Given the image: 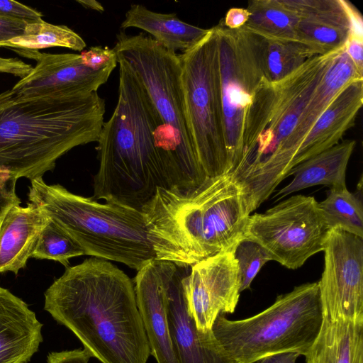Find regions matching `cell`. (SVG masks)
I'll list each match as a JSON object with an SVG mask.
<instances>
[{
	"instance_id": "cell-1",
	"label": "cell",
	"mask_w": 363,
	"mask_h": 363,
	"mask_svg": "<svg viewBox=\"0 0 363 363\" xmlns=\"http://www.w3.org/2000/svg\"><path fill=\"white\" fill-rule=\"evenodd\" d=\"M44 309L101 363H147L148 340L133 281L105 259L67 267L44 294Z\"/></svg>"
},
{
	"instance_id": "cell-2",
	"label": "cell",
	"mask_w": 363,
	"mask_h": 363,
	"mask_svg": "<svg viewBox=\"0 0 363 363\" xmlns=\"http://www.w3.org/2000/svg\"><path fill=\"white\" fill-rule=\"evenodd\" d=\"M106 103L97 92L80 98L0 93V172L30 181L52 170L79 145L97 142Z\"/></svg>"
},
{
	"instance_id": "cell-3",
	"label": "cell",
	"mask_w": 363,
	"mask_h": 363,
	"mask_svg": "<svg viewBox=\"0 0 363 363\" xmlns=\"http://www.w3.org/2000/svg\"><path fill=\"white\" fill-rule=\"evenodd\" d=\"M142 212L157 259L179 267L234 248L250 215L242 188L228 173L186 191L159 187Z\"/></svg>"
},
{
	"instance_id": "cell-4",
	"label": "cell",
	"mask_w": 363,
	"mask_h": 363,
	"mask_svg": "<svg viewBox=\"0 0 363 363\" xmlns=\"http://www.w3.org/2000/svg\"><path fill=\"white\" fill-rule=\"evenodd\" d=\"M118 64V98L97 141L99 167L91 198L142 211L157 188L167 189L155 143L164 128L142 82L124 61Z\"/></svg>"
},
{
	"instance_id": "cell-5",
	"label": "cell",
	"mask_w": 363,
	"mask_h": 363,
	"mask_svg": "<svg viewBox=\"0 0 363 363\" xmlns=\"http://www.w3.org/2000/svg\"><path fill=\"white\" fill-rule=\"evenodd\" d=\"M113 47L117 59L124 61L148 93L163 124L156 145L169 189L186 191L208 178L194 148L186 121L181 87L179 54L140 33L121 31Z\"/></svg>"
},
{
	"instance_id": "cell-6",
	"label": "cell",
	"mask_w": 363,
	"mask_h": 363,
	"mask_svg": "<svg viewBox=\"0 0 363 363\" xmlns=\"http://www.w3.org/2000/svg\"><path fill=\"white\" fill-rule=\"evenodd\" d=\"M28 197L68 233L85 255L123 263L138 271L157 259L144 213L128 206L73 194L43 178L30 181Z\"/></svg>"
},
{
	"instance_id": "cell-7",
	"label": "cell",
	"mask_w": 363,
	"mask_h": 363,
	"mask_svg": "<svg viewBox=\"0 0 363 363\" xmlns=\"http://www.w3.org/2000/svg\"><path fill=\"white\" fill-rule=\"evenodd\" d=\"M343 49L313 56L283 79L271 82L253 142L230 173L253 207H259L282 181L288 143L315 89Z\"/></svg>"
},
{
	"instance_id": "cell-8",
	"label": "cell",
	"mask_w": 363,
	"mask_h": 363,
	"mask_svg": "<svg viewBox=\"0 0 363 363\" xmlns=\"http://www.w3.org/2000/svg\"><path fill=\"white\" fill-rule=\"evenodd\" d=\"M322 321L318 283L313 282L279 295L272 306L252 317L230 320L219 314L212 331L238 363H255L279 352L304 355Z\"/></svg>"
},
{
	"instance_id": "cell-9",
	"label": "cell",
	"mask_w": 363,
	"mask_h": 363,
	"mask_svg": "<svg viewBox=\"0 0 363 363\" xmlns=\"http://www.w3.org/2000/svg\"><path fill=\"white\" fill-rule=\"evenodd\" d=\"M179 58L184 113L199 161L208 177L225 174L228 157L213 27Z\"/></svg>"
},
{
	"instance_id": "cell-10",
	"label": "cell",
	"mask_w": 363,
	"mask_h": 363,
	"mask_svg": "<svg viewBox=\"0 0 363 363\" xmlns=\"http://www.w3.org/2000/svg\"><path fill=\"white\" fill-rule=\"evenodd\" d=\"M228 172L239 164L243 151L245 127L257 99L270 82L265 76L263 43L244 27L226 28L220 21L213 26Z\"/></svg>"
},
{
	"instance_id": "cell-11",
	"label": "cell",
	"mask_w": 363,
	"mask_h": 363,
	"mask_svg": "<svg viewBox=\"0 0 363 363\" xmlns=\"http://www.w3.org/2000/svg\"><path fill=\"white\" fill-rule=\"evenodd\" d=\"M329 231L315 198L296 195L250 215L242 238L261 245L271 260L296 269L323 251Z\"/></svg>"
},
{
	"instance_id": "cell-12",
	"label": "cell",
	"mask_w": 363,
	"mask_h": 363,
	"mask_svg": "<svg viewBox=\"0 0 363 363\" xmlns=\"http://www.w3.org/2000/svg\"><path fill=\"white\" fill-rule=\"evenodd\" d=\"M323 252L324 269L318 281L323 315L363 322V238L330 230Z\"/></svg>"
},
{
	"instance_id": "cell-13",
	"label": "cell",
	"mask_w": 363,
	"mask_h": 363,
	"mask_svg": "<svg viewBox=\"0 0 363 363\" xmlns=\"http://www.w3.org/2000/svg\"><path fill=\"white\" fill-rule=\"evenodd\" d=\"M234 248L192 266L182 284L189 314L202 333L212 330L219 314L233 313L240 298V279Z\"/></svg>"
},
{
	"instance_id": "cell-14",
	"label": "cell",
	"mask_w": 363,
	"mask_h": 363,
	"mask_svg": "<svg viewBox=\"0 0 363 363\" xmlns=\"http://www.w3.org/2000/svg\"><path fill=\"white\" fill-rule=\"evenodd\" d=\"M12 49L18 55L36 62L30 73L12 88L25 96L85 97L97 92L117 66L111 65L94 71L82 63L79 54H51L38 50Z\"/></svg>"
},
{
	"instance_id": "cell-15",
	"label": "cell",
	"mask_w": 363,
	"mask_h": 363,
	"mask_svg": "<svg viewBox=\"0 0 363 363\" xmlns=\"http://www.w3.org/2000/svg\"><path fill=\"white\" fill-rule=\"evenodd\" d=\"M161 260L166 294L169 330L177 363H238L212 330L199 331L189 314L182 279L184 268Z\"/></svg>"
},
{
	"instance_id": "cell-16",
	"label": "cell",
	"mask_w": 363,
	"mask_h": 363,
	"mask_svg": "<svg viewBox=\"0 0 363 363\" xmlns=\"http://www.w3.org/2000/svg\"><path fill=\"white\" fill-rule=\"evenodd\" d=\"M133 282L150 355L157 363H177L169 330L161 260L152 259L141 267Z\"/></svg>"
},
{
	"instance_id": "cell-17",
	"label": "cell",
	"mask_w": 363,
	"mask_h": 363,
	"mask_svg": "<svg viewBox=\"0 0 363 363\" xmlns=\"http://www.w3.org/2000/svg\"><path fill=\"white\" fill-rule=\"evenodd\" d=\"M298 17L297 40L315 55L342 49L350 34L340 0H285Z\"/></svg>"
},
{
	"instance_id": "cell-18",
	"label": "cell",
	"mask_w": 363,
	"mask_h": 363,
	"mask_svg": "<svg viewBox=\"0 0 363 363\" xmlns=\"http://www.w3.org/2000/svg\"><path fill=\"white\" fill-rule=\"evenodd\" d=\"M363 104V79L345 87L305 136L293 159V168L340 143L355 122Z\"/></svg>"
},
{
	"instance_id": "cell-19",
	"label": "cell",
	"mask_w": 363,
	"mask_h": 363,
	"mask_svg": "<svg viewBox=\"0 0 363 363\" xmlns=\"http://www.w3.org/2000/svg\"><path fill=\"white\" fill-rule=\"evenodd\" d=\"M42 328L26 302L0 286V363H28L43 342Z\"/></svg>"
},
{
	"instance_id": "cell-20",
	"label": "cell",
	"mask_w": 363,
	"mask_h": 363,
	"mask_svg": "<svg viewBox=\"0 0 363 363\" xmlns=\"http://www.w3.org/2000/svg\"><path fill=\"white\" fill-rule=\"evenodd\" d=\"M20 204L11 206L0 217V273L18 274L26 267L49 221L33 203Z\"/></svg>"
},
{
	"instance_id": "cell-21",
	"label": "cell",
	"mask_w": 363,
	"mask_h": 363,
	"mask_svg": "<svg viewBox=\"0 0 363 363\" xmlns=\"http://www.w3.org/2000/svg\"><path fill=\"white\" fill-rule=\"evenodd\" d=\"M359 79H363V75L357 70L344 48L315 89L288 143L281 171L283 180L293 169L295 153L316 121L345 87Z\"/></svg>"
},
{
	"instance_id": "cell-22",
	"label": "cell",
	"mask_w": 363,
	"mask_h": 363,
	"mask_svg": "<svg viewBox=\"0 0 363 363\" xmlns=\"http://www.w3.org/2000/svg\"><path fill=\"white\" fill-rule=\"evenodd\" d=\"M356 142L345 140L311 157L293 168L291 182L276 195L279 199L315 185L331 188L346 186V171Z\"/></svg>"
},
{
	"instance_id": "cell-23",
	"label": "cell",
	"mask_w": 363,
	"mask_h": 363,
	"mask_svg": "<svg viewBox=\"0 0 363 363\" xmlns=\"http://www.w3.org/2000/svg\"><path fill=\"white\" fill-rule=\"evenodd\" d=\"M306 363H363V322L333 320L323 315Z\"/></svg>"
},
{
	"instance_id": "cell-24",
	"label": "cell",
	"mask_w": 363,
	"mask_h": 363,
	"mask_svg": "<svg viewBox=\"0 0 363 363\" xmlns=\"http://www.w3.org/2000/svg\"><path fill=\"white\" fill-rule=\"evenodd\" d=\"M121 28L142 29L164 48L173 52L191 48L210 30L182 21L175 13H157L135 4L126 11Z\"/></svg>"
},
{
	"instance_id": "cell-25",
	"label": "cell",
	"mask_w": 363,
	"mask_h": 363,
	"mask_svg": "<svg viewBox=\"0 0 363 363\" xmlns=\"http://www.w3.org/2000/svg\"><path fill=\"white\" fill-rule=\"evenodd\" d=\"M250 15L243 26L272 40L298 42V17L284 0H254L248 3Z\"/></svg>"
},
{
	"instance_id": "cell-26",
	"label": "cell",
	"mask_w": 363,
	"mask_h": 363,
	"mask_svg": "<svg viewBox=\"0 0 363 363\" xmlns=\"http://www.w3.org/2000/svg\"><path fill=\"white\" fill-rule=\"evenodd\" d=\"M362 184L361 179L356 193L349 191L347 186L331 188L326 199L318 203L330 230H342L363 238Z\"/></svg>"
},
{
	"instance_id": "cell-27",
	"label": "cell",
	"mask_w": 363,
	"mask_h": 363,
	"mask_svg": "<svg viewBox=\"0 0 363 363\" xmlns=\"http://www.w3.org/2000/svg\"><path fill=\"white\" fill-rule=\"evenodd\" d=\"M9 44L11 48L38 50L62 47L80 52L86 46L83 38L69 27L51 24L43 19L28 23L23 34L9 40Z\"/></svg>"
},
{
	"instance_id": "cell-28",
	"label": "cell",
	"mask_w": 363,
	"mask_h": 363,
	"mask_svg": "<svg viewBox=\"0 0 363 363\" xmlns=\"http://www.w3.org/2000/svg\"><path fill=\"white\" fill-rule=\"evenodd\" d=\"M263 40L264 68L270 82L283 79L314 56L305 45L297 42Z\"/></svg>"
},
{
	"instance_id": "cell-29",
	"label": "cell",
	"mask_w": 363,
	"mask_h": 363,
	"mask_svg": "<svg viewBox=\"0 0 363 363\" xmlns=\"http://www.w3.org/2000/svg\"><path fill=\"white\" fill-rule=\"evenodd\" d=\"M84 255L85 252L79 243L64 229L49 219L41 231L31 257L54 260L68 267L71 258Z\"/></svg>"
},
{
	"instance_id": "cell-30",
	"label": "cell",
	"mask_w": 363,
	"mask_h": 363,
	"mask_svg": "<svg viewBox=\"0 0 363 363\" xmlns=\"http://www.w3.org/2000/svg\"><path fill=\"white\" fill-rule=\"evenodd\" d=\"M234 255L238 267L240 291L242 292L250 287L262 267L271 259L261 245L245 238L235 245Z\"/></svg>"
},
{
	"instance_id": "cell-31",
	"label": "cell",
	"mask_w": 363,
	"mask_h": 363,
	"mask_svg": "<svg viewBox=\"0 0 363 363\" xmlns=\"http://www.w3.org/2000/svg\"><path fill=\"white\" fill-rule=\"evenodd\" d=\"M82 63L90 69L98 71L111 65H118L117 55L113 48L92 46L79 54Z\"/></svg>"
},
{
	"instance_id": "cell-32",
	"label": "cell",
	"mask_w": 363,
	"mask_h": 363,
	"mask_svg": "<svg viewBox=\"0 0 363 363\" xmlns=\"http://www.w3.org/2000/svg\"><path fill=\"white\" fill-rule=\"evenodd\" d=\"M0 16L30 23L41 21L43 14L35 9L15 1L0 0Z\"/></svg>"
},
{
	"instance_id": "cell-33",
	"label": "cell",
	"mask_w": 363,
	"mask_h": 363,
	"mask_svg": "<svg viewBox=\"0 0 363 363\" xmlns=\"http://www.w3.org/2000/svg\"><path fill=\"white\" fill-rule=\"evenodd\" d=\"M17 180L11 174L0 172V217L11 206L21 203L16 191Z\"/></svg>"
},
{
	"instance_id": "cell-34",
	"label": "cell",
	"mask_w": 363,
	"mask_h": 363,
	"mask_svg": "<svg viewBox=\"0 0 363 363\" xmlns=\"http://www.w3.org/2000/svg\"><path fill=\"white\" fill-rule=\"evenodd\" d=\"M91 357L84 348L52 352L47 356V363H89Z\"/></svg>"
},
{
	"instance_id": "cell-35",
	"label": "cell",
	"mask_w": 363,
	"mask_h": 363,
	"mask_svg": "<svg viewBox=\"0 0 363 363\" xmlns=\"http://www.w3.org/2000/svg\"><path fill=\"white\" fill-rule=\"evenodd\" d=\"M28 23L0 16V47H9V40L21 36Z\"/></svg>"
},
{
	"instance_id": "cell-36",
	"label": "cell",
	"mask_w": 363,
	"mask_h": 363,
	"mask_svg": "<svg viewBox=\"0 0 363 363\" xmlns=\"http://www.w3.org/2000/svg\"><path fill=\"white\" fill-rule=\"evenodd\" d=\"M347 15L350 23L349 36L363 40V20L357 9L350 2L340 0Z\"/></svg>"
},
{
	"instance_id": "cell-37",
	"label": "cell",
	"mask_w": 363,
	"mask_h": 363,
	"mask_svg": "<svg viewBox=\"0 0 363 363\" xmlns=\"http://www.w3.org/2000/svg\"><path fill=\"white\" fill-rule=\"evenodd\" d=\"M33 67L16 57H0V73L11 74L21 78L30 73Z\"/></svg>"
},
{
	"instance_id": "cell-38",
	"label": "cell",
	"mask_w": 363,
	"mask_h": 363,
	"mask_svg": "<svg viewBox=\"0 0 363 363\" xmlns=\"http://www.w3.org/2000/svg\"><path fill=\"white\" fill-rule=\"evenodd\" d=\"M345 50L357 70L363 75V40L349 36Z\"/></svg>"
},
{
	"instance_id": "cell-39",
	"label": "cell",
	"mask_w": 363,
	"mask_h": 363,
	"mask_svg": "<svg viewBox=\"0 0 363 363\" xmlns=\"http://www.w3.org/2000/svg\"><path fill=\"white\" fill-rule=\"evenodd\" d=\"M250 15V13L247 9L231 8L227 11L221 21L228 28L238 29L246 24Z\"/></svg>"
},
{
	"instance_id": "cell-40",
	"label": "cell",
	"mask_w": 363,
	"mask_h": 363,
	"mask_svg": "<svg viewBox=\"0 0 363 363\" xmlns=\"http://www.w3.org/2000/svg\"><path fill=\"white\" fill-rule=\"evenodd\" d=\"M301 354L295 352L275 353L258 359L257 363H296Z\"/></svg>"
},
{
	"instance_id": "cell-41",
	"label": "cell",
	"mask_w": 363,
	"mask_h": 363,
	"mask_svg": "<svg viewBox=\"0 0 363 363\" xmlns=\"http://www.w3.org/2000/svg\"><path fill=\"white\" fill-rule=\"evenodd\" d=\"M77 2L86 9H90L99 12H103L104 11L101 3L96 0H77Z\"/></svg>"
}]
</instances>
